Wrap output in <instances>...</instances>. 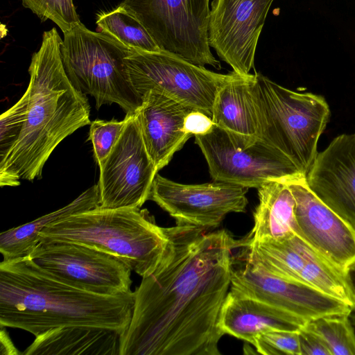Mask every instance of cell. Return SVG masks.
Listing matches in <instances>:
<instances>
[{
  "label": "cell",
  "mask_w": 355,
  "mask_h": 355,
  "mask_svg": "<svg viewBox=\"0 0 355 355\" xmlns=\"http://www.w3.org/2000/svg\"><path fill=\"white\" fill-rule=\"evenodd\" d=\"M164 230L168 241L162 259L134 291L119 355H219L234 250L247 241L224 229L176 225Z\"/></svg>",
  "instance_id": "6da1fadb"
},
{
  "label": "cell",
  "mask_w": 355,
  "mask_h": 355,
  "mask_svg": "<svg viewBox=\"0 0 355 355\" xmlns=\"http://www.w3.org/2000/svg\"><path fill=\"white\" fill-rule=\"evenodd\" d=\"M134 292L100 295L69 286L28 255L0 263V326L35 336L49 329L85 326L121 334L131 320Z\"/></svg>",
  "instance_id": "7a4b0ae2"
},
{
  "label": "cell",
  "mask_w": 355,
  "mask_h": 355,
  "mask_svg": "<svg viewBox=\"0 0 355 355\" xmlns=\"http://www.w3.org/2000/svg\"><path fill=\"white\" fill-rule=\"evenodd\" d=\"M57 29L44 32L41 46L31 58L25 92L26 119L15 146L0 160V185L16 187L20 180L42 178L50 155L66 137L90 124L86 95L77 90L64 70Z\"/></svg>",
  "instance_id": "3957f363"
},
{
  "label": "cell",
  "mask_w": 355,
  "mask_h": 355,
  "mask_svg": "<svg viewBox=\"0 0 355 355\" xmlns=\"http://www.w3.org/2000/svg\"><path fill=\"white\" fill-rule=\"evenodd\" d=\"M164 227L147 209L101 207L77 213L47 225L39 242H67L116 257L141 277L156 268L168 243Z\"/></svg>",
  "instance_id": "277c9868"
},
{
  "label": "cell",
  "mask_w": 355,
  "mask_h": 355,
  "mask_svg": "<svg viewBox=\"0 0 355 355\" xmlns=\"http://www.w3.org/2000/svg\"><path fill=\"white\" fill-rule=\"evenodd\" d=\"M252 92L261 139L282 153L306 177L330 118L321 95L297 92L254 73Z\"/></svg>",
  "instance_id": "5b68a950"
},
{
  "label": "cell",
  "mask_w": 355,
  "mask_h": 355,
  "mask_svg": "<svg viewBox=\"0 0 355 355\" xmlns=\"http://www.w3.org/2000/svg\"><path fill=\"white\" fill-rule=\"evenodd\" d=\"M63 34L61 58L73 86L92 96L96 109L116 103L126 114L136 112L142 98L132 86L125 64L132 49L104 32L89 30L81 22Z\"/></svg>",
  "instance_id": "8992f818"
},
{
  "label": "cell",
  "mask_w": 355,
  "mask_h": 355,
  "mask_svg": "<svg viewBox=\"0 0 355 355\" xmlns=\"http://www.w3.org/2000/svg\"><path fill=\"white\" fill-rule=\"evenodd\" d=\"M125 64L131 83L141 98L150 91L159 92L211 118L218 89L236 73H216L163 50L132 49Z\"/></svg>",
  "instance_id": "52a82bcc"
},
{
  "label": "cell",
  "mask_w": 355,
  "mask_h": 355,
  "mask_svg": "<svg viewBox=\"0 0 355 355\" xmlns=\"http://www.w3.org/2000/svg\"><path fill=\"white\" fill-rule=\"evenodd\" d=\"M209 0H124L120 5L144 26L159 48L205 67L220 69L209 42Z\"/></svg>",
  "instance_id": "ba28073f"
},
{
  "label": "cell",
  "mask_w": 355,
  "mask_h": 355,
  "mask_svg": "<svg viewBox=\"0 0 355 355\" xmlns=\"http://www.w3.org/2000/svg\"><path fill=\"white\" fill-rule=\"evenodd\" d=\"M195 143L215 181L257 189L271 181L306 178L282 153L263 139L241 148L225 130L214 125L208 133L196 135Z\"/></svg>",
  "instance_id": "9c48e42d"
},
{
  "label": "cell",
  "mask_w": 355,
  "mask_h": 355,
  "mask_svg": "<svg viewBox=\"0 0 355 355\" xmlns=\"http://www.w3.org/2000/svg\"><path fill=\"white\" fill-rule=\"evenodd\" d=\"M40 268L73 287L112 295L131 291V270L116 257L67 242L38 243L27 254Z\"/></svg>",
  "instance_id": "30bf717a"
},
{
  "label": "cell",
  "mask_w": 355,
  "mask_h": 355,
  "mask_svg": "<svg viewBox=\"0 0 355 355\" xmlns=\"http://www.w3.org/2000/svg\"><path fill=\"white\" fill-rule=\"evenodd\" d=\"M126 116L119 139L99 166L97 184L102 208H141L149 200L158 173L146 148L137 112Z\"/></svg>",
  "instance_id": "8fae6325"
},
{
  "label": "cell",
  "mask_w": 355,
  "mask_h": 355,
  "mask_svg": "<svg viewBox=\"0 0 355 355\" xmlns=\"http://www.w3.org/2000/svg\"><path fill=\"white\" fill-rule=\"evenodd\" d=\"M248 187L215 181L184 184L156 175L149 200L173 217L177 225L203 230L218 227L230 213L244 212Z\"/></svg>",
  "instance_id": "7c38bea8"
},
{
  "label": "cell",
  "mask_w": 355,
  "mask_h": 355,
  "mask_svg": "<svg viewBox=\"0 0 355 355\" xmlns=\"http://www.w3.org/2000/svg\"><path fill=\"white\" fill-rule=\"evenodd\" d=\"M274 0H213L209 42L234 71L247 76L254 68L258 40Z\"/></svg>",
  "instance_id": "4fadbf2b"
},
{
  "label": "cell",
  "mask_w": 355,
  "mask_h": 355,
  "mask_svg": "<svg viewBox=\"0 0 355 355\" xmlns=\"http://www.w3.org/2000/svg\"><path fill=\"white\" fill-rule=\"evenodd\" d=\"M236 260L230 289L240 294L285 310L308 322L331 315H350L352 311L349 306L312 287L272 275L245 255L242 263L239 264Z\"/></svg>",
  "instance_id": "5bb4252c"
},
{
  "label": "cell",
  "mask_w": 355,
  "mask_h": 355,
  "mask_svg": "<svg viewBox=\"0 0 355 355\" xmlns=\"http://www.w3.org/2000/svg\"><path fill=\"white\" fill-rule=\"evenodd\" d=\"M286 182L295 201L296 234L345 271L355 260V229L313 193L306 178Z\"/></svg>",
  "instance_id": "9a60e30c"
},
{
  "label": "cell",
  "mask_w": 355,
  "mask_h": 355,
  "mask_svg": "<svg viewBox=\"0 0 355 355\" xmlns=\"http://www.w3.org/2000/svg\"><path fill=\"white\" fill-rule=\"evenodd\" d=\"M306 180L320 200L355 229V132L336 137L318 153Z\"/></svg>",
  "instance_id": "2e32d148"
},
{
  "label": "cell",
  "mask_w": 355,
  "mask_h": 355,
  "mask_svg": "<svg viewBox=\"0 0 355 355\" xmlns=\"http://www.w3.org/2000/svg\"><path fill=\"white\" fill-rule=\"evenodd\" d=\"M191 110L172 98L153 91L142 96L137 115L147 151L159 171L192 136L184 128Z\"/></svg>",
  "instance_id": "e0dca14e"
},
{
  "label": "cell",
  "mask_w": 355,
  "mask_h": 355,
  "mask_svg": "<svg viewBox=\"0 0 355 355\" xmlns=\"http://www.w3.org/2000/svg\"><path fill=\"white\" fill-rule=\"evenodd\" d=\"M246 257L279 278L309 286L324 256L296 234L281 239H248Z\"/></svg>",
  "instance_id": "ac0fdd59"
},
{
  "label": "cell",
  "mask_w": 355,
  "mask_h": 355,
  "mask_svg": "<svg viewBox=\"0 0 355 355\" xmlns=\"http://www.w3.org/2000/svg\"><path fill=\"white\" fill-rule=\"evenodd\" d=\"M308 322L285 310L230 289L221 309L219 324L225 334L252 344L263 332L299 331Z\"/></svg>",
  "instance_id": "d6986e66"
},
{
  "label": "cell",
  "mask_w": 355,
  "mask_h": 355,
  "mask_svg": "<svg viewBox=\"0 0 355 355\" xmlns=\"http://www.w3.org/2000/svg\"><path fill=\"white\" fill-rule=\"evenodd\" d=\"M254 74L237 73L217 90L211 119L238 146L246 148L261 139L252 92Z\"/></svg>",
  "instance_id": "ffe728a7"
},
{
  "label": "cell",
  "mask_w": 355,
  "mask_h": 355,
  "mask_svg": "<svg viewBox=\"0 0 355 355\" xmlns=\"http://www.w3.org/2000/svg\"><path fill=\"white\" fill-rule=\"evenodd\" d=\"M120 334L105 328L71 326L35 336L24 355H119Z\"/></svg>",
  "instance_id": "44dd1931"
},
{
  "label": "cell",
  "mask_w": 355,
  "mask_h": 355,
  "mask_svg": "<svg viewBox=\"0 0 355 355\" xmlns=\"http://www.w3.org/2000/svg\"><path fill=\"white\" fill-rule=\"evenodd\" d=\"M258 189L250 241L281 239L296 234L295 201L286 182L271 181Z\"/></svg>",
  "instance_id": "7402d4cb"
},
{
  "label": "cell",
  "mask_w": 355,
  "mask_h": 355,
  "mask_svg": "<svg viewBox=\"0 0 355 355\" xmlns=\"http://www.w3.org/2000/svg\"><path fill=\"white\" fill-rule=\"evenodd\" d=\"M97 207H99V189L98 184H95L67 205L31 222L1 232L0 252L3 260L28 254L38 244L40 232L49 224Z\"/></svg>",
  "instance_id": "603a6c76"
},
{
  "label": "cell",
  "mask_w": 355,
  "mask_h": 355,
  "mask_svg": "<svg viewBox=\"0 0 355 355\" xmlns=\"http://www.w3.org/2000/svg\"><path fill=\"white\" fill-rule=\"evenodd\" d=\"M96 24L101 31L132 49L150 52L162 51L139 19L120 4L110 11L99 13Z\"/></svg>",
  "instance_id": "cb8c5ba5"
},
{
  "label": "cell",
  "mask_w": 355,
  "mask_h": 355,
  "mask_svg": "<svg viewBox=\"0 0 355 355\" xmlns=\"http://www.w3.org/2000/svg\"><path fill=\"white\" fill-rule=\"evenodd\" d=\"M305 326L324 340L331 355H355V329L350 315L323 316Z\"/></svg>",
  "instance_id": "d4e9b609"
},
{
  "label": "cell",
  "mask_w": 355,
  "mask_h": 355,
  "mask_svg": "<svg viewBox=\"0 0 355 355\" xmlns=\"http://www.w3.org/2000/svg\"><path fill=\"white\" fill-rule=\"evenodd\" d=\"M42 21L50 19L65 33L80 23L73 0H21Z\"/></svg>",
  "instance_id": "484cf974"
},
{
  "label": "cell",
  "mask_w": 355,
  "mask_h": 355,
  "mask_svg": "<svg viewBox=\"0 0 355 355\" xmlns=\"http://www.w3.org/2000/svg\"><path fill=\"white\" fill-rule=\"evenodd\" d=\"M128 121L125 115L122 121L96 119L90 123L89 139L93 146L94 156L98 166L107 159L119 139Z\"/></svg>",
  "instance_id": "4316f807"
},
{
  "label": "cell",
  "mask_w": 355,
  "mask_h": 355,
  "mask_svg": "<svg viewBox=\"0 0 355 355\" xmlns=\"http://www.w3.org/2000/svg\"><path fill=\"white\" fill-rule=\"evenodd\" d=\"M28 98L24 92L20 99L0 117V160L16 144L21 135L27 112Z\"/></svg>",
  "instance_id": "83f0119b"
},
{
  "label": "cell",
  "mask_w": 355,
  "mask_h": 355,
  "mask_svg": "<svg viewBox=\"0 0 355 355\" xmlns=\"http://www.w3.org/2000/svg\"><path fill=\"white\" fill-rule=\"evenodd\" d=\"M252 345L264 355H301L299 331L270 330L258 335Z\"/></svg>",
  "instance_id": "f1b7e54d"
},
{
  "label": "cell",
  "mask_w": 355,
  "mask_h": 355,
  "mask_svg": "<svg viewBox=\"0 0 355 355\" xmlns=\"http://www.w3.org/2000/svg\"><path fill=\"white\" fill-rule=\"evenodd\" d=\"M301 355H331L324 340L304 326L299 331Z\"/></svg>",
  "instance_id": "f546056e"
},
{
  "label": "cell",
  "mask_w": 355,
  "mask_h": 355,
  "mask_svg": "<svg viewBox=\"0 0 355 355\" xmlns=\"http://www.w3.org/2000/svg\"><path fill=\"white\" fill-rule=\"evenodd\" d=\"M214 123L210 116L199 110H191L184 121V130L191 135H201L210 132Z\"/></svg>",
  "instance_id": "4dcf8cb0"
},
{
  "label": "cell",
  "mask_w": 355,
  "mask_h": 355,
  "mask_svg": "<svg viewBox=\"0 0 355 355\" xmlns=\"http://www.w3.org/2000/svg\"><path fill=\"white\" fill-rule=\"evenodd\" d=\"M5 327H1V354H22L14 346L11 339L5 330Z\"/></svg>",
  "instance_id": "1f68e13d"
},
{
  "label": "cell",
  "mask_w": 355,
  "mask_h": 355,
  "mask_svg": "<svg viewBox=\"0 0 355 355\" xmlns=\"http://www.w3.org/2000/svg\"><path fill=\"white\" fill-rule=\"evenodd\" d=\"M346 276L355 295V260L348 265L345 269ZM352 313L355 314V306L352 309Z\"/></svg>",
  "instance_id": "d6a6232c"
},
{
  "label": "cell",
  "mask_w": 355,
  "mask_h": 355,
  "mask_svg": "<svg viewBox=\"0 0 355 355\" xmlns=\"http://www.w3.org/2000/svg\"><path fill=\"white\" fill-rule=\"evenodd\" d=\"M350 318H351L352 322V324L354 325V327L355 329V314L351 313Z\"/></svg>",
  "instance_id": "836d02e7"
}]
</instances>
